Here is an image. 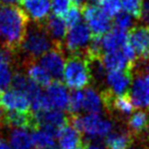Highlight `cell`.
Returning <instances> with one entry per match:
<instances>
[{
  "label": "cell",
  "mask_w": 149,
  "mask_h": 149,
  "mask_svg": "<svg viewBox=\"0 0 149 149\" xmlns=\"http://www.w3.org/2000/svg\"><path fill=\"white\" fill-rule=\"evenodd\" d=\"M29 17L23 8L17 5L0 4V35L3 45L13 52L19 49L27 31Z\"/></svg>",
  "instance_id": "cell-1"
},
{
  "label": "cell",
  "mask_w": 149,
  "mask_h": 149,
  "mask_svg": "<svg viewBox=\"0 0 149 149\" xmlns=\"http://www.w3.org/2000/svg\"><path fill=\"white\" fill-rule=\"evenodd\" d=\"M54 46L52 40L46 33L42 23L28 24L27 31L24 36L19 48L23 51L27 63L35 62Z\"/></svg>",
  "instance_id": "cell-2"
},
{
  "label": "cell",
  "mask_w": 149,
  "mask_h": 149,
  "mask_svg": "<svg viewBox=\"0 0 149 149\" xmlns=\"http://www.w3.org/2000/svg\"><path fill=\"white\" fill-rule=\"evenodd\" d=\"M68 122L81 134L83 133L88 138L93 140L106 138L113 128V125L110 120L102 118L99 114L88 113L84 116L70 114L68 116Z\"/></svg>",
  "instance_id": "cell-3"
},
{
  "label": "cell",
  "mask_w": 149,
  "mask_h": 149,
  "mask_svg": "<svg viewBox=\"0 0 149 149\" xmlns=\"http://www.w3.org/2000/svg\"><path fill=\"white\" fill-rule=\"evenodd\" d=\"M64 83L70 89L81 90L91 83L89 65L85 55L72 54L65 60L63 68Z\"/></svg>",
  "instance_id": "cell-4"
},
{
  "label": "cell",
  "mask_w": 149,
  "mask_h": 149,
  "mask_svg": "<svg viewBox=\"0 0 149 149\" xmlns=\"http://www.w3.org/2000/svg\"><path fill=\"white\" fill-rule=\"evenodd\" d=\"M91 32L85 23H80L78 25L70 27L66 32L63 43L64 47L72 54L85 55L87 47L91 41Z\"/></svg>",
  "instance_id": "cell-5"
},
{
  "label": "cell",
  "mask_w": 149,
  "mask_h": 149,
  "mask_svg": "<svg viewBox=\"0 0 149 149\" xmlns=\"http://www.w3.org/2000/svg\"><path fill=\"white\" fill-rule=\"evenodd\" d=\"M85 24L93 36L101 37L111 29V19L96 4L87 3L82 7Z\"/></svg>",
  "instance_id": "cell-6"
},
{
  "label": "cell",
  "mask_w": 149,
  "mask_h": 149,
  "mask_svg": "<svg viewBox=\"0 0 149 149\" xmlns=\"http://www.w3.org/2000/svg\"><path fill=\"white\" fill-rule=\"evenodd\" d=\"M64 53L63 46L54 45L44 55L40 57V65L47 70L48 74L55 80L62 77L64 68Z\"/></svg>",
  "instance_id": "cell-7"
},
{
  "label": "cell",
  "mask_w": 149,
  "mask_h": 149,
  "mask_svg": "<svg viewBox=\"0 0 149 149\" xmlns=\"http://www.w3.org/2000/svg\"><path fill=\"white\" fill-rule=\"evenodd\" d=\"M129 97L134 107L149 109V83L143 72H138L132 80Z\"/></svg>",
  "instance_id": "cell-8"
},
{
  "label": "cell",
  "mask_w": 149,
  "mask_h": 149,
  "mask_svg": "<svg viewBox=\"0 0 149 149\" xmlns=\"http://www.w3.org/2000/svg\"><path fill=\"white\" fill-rule=\"evenodd\" d=\"M128 42L136 52L137 57L149 58V26H135L128 34Z\"/></svg>",
  "instance_id": "cell-9"
},
{
  "label": "cell",
  "mask_w": 149,
  "mask_h": 149,
  "mask_svg": "<svg viewBox=\"0 0 149 149\" xmlns=\"http://www.w3.org/2000/svg\"><path fill=\"white\" fill-rule=\"evenodd\" d=\"M132 80V70L108 72L105 76V84L107 86L105 90L112 96L126 95L131 87Z\"/></svg>",
  "instance_id": "cell-10"
},
{
  "label": "cell",
  "mask_w": 149,
  "mask_h": 149,
  "mask_svg": "<svg viewBox=\"0 0 149 149\" xmlns=\"http://www.w3.org/2000/svg\"><path fill=\"white\" fill-rule=\"evenodd\" d=\"M34 118L36 122V129L47 128L56 131L57 133L58 130L68 120V116H65V114L61 110L56 108H49L43 111L35 112Z\"/></svg>",
  "instance_id": "cell-11"
},
{
  "label": "cell",
  "mask_w": 149,
  "mask_h": 149,
  "mask_svg": "<svg viewBox=\"0 0 149 149\" xmlns=\"http://www.w3.org/2000/svg\"><path fill=\"white\" fill-rule=\"evenodd\" d=\"M23 10L34 23H43L51 10L50 0H19Z\"/></svg>",
  "instance_id": "cell-12"
},
{
  "label": "cell",
  "mask_w": 149,
  "mask_h": 149,
  "mask_svg": "<svg viewBox=\"0 0 149 149\" xmlns=\"http://www.w3.org/2000/svg\"><path fill=\"white\" fill-rule=\"evenodd\" d=\"M46 96L49 100L50 105L56 109H64L68 108L70 94L65 86L59 81L55 80L52 81L49 85L46 87Z\"/></svg>",
  "instance_id": "cell-13"
},
{
  "label": "cell",
  "mask_w": 149,
  "mask_h": 149,
  "mask_svg": "<svg viewBox=\"0 0 149 149\" xmlns=\"http://www.w3.org/2000/svg\"><path fill=\"white\" fill-rule=\"evenodd\" d=\"M43 27L54 45L62 46L64 37L68 32V26H66L63 17L54 15H49L43 22Z\"/></svg>",
  "instance_id": "cell-14"
},
{
  "label": "cell",
  "mask_w": 149,
  "mask_h": 149,
  "mask_svg": "<svg viewBox=\"0 0 149 149\" xmlns=\"http://www.w3.org/2000/svg\"><path fill=\"white\" fill-rule=\"evenodd\" d=\"M1 107L6 110H13L19 112L31 111V104L28 97L22 92L17 90L11 89L3 93Z\"/></svg>",
  "instance_id": "cell-15"
},
{
  "label": "cell",
  "mask_w": 149,
  "mask_h": 149,
  "mask_svg": "<svg viewBox=\"0 0 149 149\" xmlns=\"http://www.w3.org/2000/svg\"><path fill=\"white\" fill-rule=\"evenodd\" d=\"M101 61L108 72H120V70H132L134 64L131 63L126 57L122 49L114 51L104 52L101 55Z\"/></svg>",
  "instance_id": "cell-16"
},
{
  "label": "cell",
  "mask_w": 149,
  "mask_h": 149,
  "mask_svg": "<svg viewBox=\"0 0 149 149\" xmlns=\"http://www.w3.org/2000/svg\"><path fill=\"white\" fill-rule=\"evenodd\" d=\"M56 138L61 149H76L84 145L82 134L68 120L58 130Z\"/></svg>",
  "instance_id": "cell-17"
},
{
  "label": "cell",
  "mask_w": 149,
  "mask_h": 149,
  "mask_svg": "<svg viewBox=\"0 0 149 149\" xmlns=\"http://www.w3.org/2000/svg\"><path fill=\"white\" fill-rule=\"evenodd\" d=\"M128 43V33L118 28H111L107 33L101 36L102 51L109 52L122 49Z\"/></svg>",
  "instance_id": "cell-18"
},
{
  "label": "cell",
  "mask_w": 149,
  "mask_h": 149,
  "mask_svg": "<svg viewBox=\"0 0 149 149\" xmlns=\"http://www.w3.org/2000/svg\"><path fill=\"white\" fill-rule=\"evenodd\" d=\"M104 108L101 93L93 88H87L83 91V110L91 114H99Z\"/></svg>",
  "instance_id": "cell-19"
},
{
  "label": "cell",
  "mask_w": 149,
  "mask_h": 149,
  "mask_svg": "<svg viewBox=\"0 0 149 149\" xmlns=\"http://www.w3.org/2000/svg\"><path fill=\"white\" fill-rule=\"evenodd\" d=\"M57 132L47 128H37L32 134L34 146L37 149H52L55 145Z\"/></svg>",
  "instance_id": "cell-20"
},
{
  "label": "cell",
  "mask_w": 149,
  "mask_h": 149,
  "mask_svg": "<svg viewBox=\"0 0 149 149\" xmlns=\"http://www.w3.org/2000/svg\"><path fill=\"white\" fill-rule=\"evenodd\" d=\"M129 130L131 135L141 136L149 132V120L146 112L139 110L131 114L128 122Z\"/></svg>",
  "instance_id": "cell-21"
},
{
  "label": "cell",
  "mask_w": 149,
  "mask_h": 149,
  "mask_svg": "<svg viewBox=\"0 0 149 149\" xmlns=\"http://www.w3.org/2000/svg\"><path fill=\"white\" fill-rule=\"evenodd\" d=\"M132 142V135L126 131L111 132L105 138V146L107 149H129Z\"/></svg>",
  "instance_id": "cell-22"
},
{
  "label": "cell",
  "mask_w": 149,
  "mask_h": 149,
  "mask_svg": "<svg viewBox=\"0 0 149 149\" xmlns=\"http://www.w3.org/2000/svg\"><path fill=\"white\" fill-rule=\"evenodd\" d=\"M11 149H34L32 135L27 129H13L9 136Z\"/></svg>",
  "instance_id": "cell-23"
},
{
  "label": "cell",
  "mask_w": 149,
  "mask_h": 149,
  "mask_svg": "<svg viewBox=\"0 0 149 149\" xmlns=\"http://www.w3.org/2000/svg\"><path fill=\"white\" fill-rule=\"evenodd\" d=\"M26 65L28 66L27 68L28 78L32 82H34L36 85L39 86V87L40 86L47 87L52 82L51 76L40 64H37L35 62H30V63H27Z\"/></svg>",
  "instance_id": "cell-24"
},
{
  "label": "cell",
  "mask_w": 149,
  "mask_h": 149,
  "mask_svg": "<svg viewBox=\"0 0 149 149\" xmlns=\"http://www.w3.org/2000/svg\"><path fill=\"white\" fill-rule=\"evenodd\" d=\"M96 5L110 19L116 17L122 10L120 0H96Z\"/></svg>",
  "instance_id": "cell-25"
},
{
  "label": "cell",
  "mask_w": 149,
  "mask_h": 149,
  "mask_svg": "<svg viewBox=\"0 0 149 149\" xmlns=\"http://www.w3.org/2000/svg\"><path fill=\"white\" fill-rule=\"evenodd\" d=\"M120 3H122V8L124 9L125 13L135 19L141 17L143 0H120Z\"/></svg>",
  "instance_id": "cell-26"
},
{
  "label": "cell",
  "mask_w": 149,
  "mask_h": 149,
  "mask_svg": "<svg viewBox=\"0 0 149 149\" xmlns=\"http://www.w3.org/2000/svg\"><path fill=\"white\" fill-rule=\"evenodd\" d=\"M68 109L72 116L78 114V112L83 109V91L77 90L70 94Z\"/></svg>",
  "instance_id": "cell-27"
},
{
  "label": "cell",
  "mask_w": 149,
  "mask_h": 149,
  "mask_svg": "<svg viewBox=\"0 0 149 149\" xmlns=\"http://www.w3.org/2000/svg\"><path fill=\"white\" fill-rule=\"evenodd\" d=\"M13 80V70L10 63L0 61V90H6L11 85Z\"/></svg>",
  "instance_id": "cell-28"
},
{
  "label": "cell",
  "mask_w": 149,
  "mask_h": 149,
  "mask_svg": "<svg viewBox=\"0 0 149 149\" xmlns=\"http://www.w3.org/2000/svg\"><path fill=\"white\" fill-rule=\"evenodd\" d=\"M82 17H83L82 7L77 6V5H72L68 11L65 13V15L63 17V19L68 28H70L81 23Z\"/></svg>",
  "instance_id": "cell-29"
},
{
  "label": "cell",
  "mask_w": 149,
  "mask_h": 149,
  "mask_svg": "<svg viewBox=\"0 0 149 149\" xmlns=\"http://www.w3.org/2000/svg\"><path fill=\"white\" fill-rule=\"evenodd\" d=\"M72 6L70 0H50V7L54 15L63 17Z\"/></svg>",
  "instance_id": "cell-30"
},
{
  "label": "cell",
  "mask_w": 149,
  "mask_h": 149,
  "mask_svg": "<svg viewBox=\"0 0 149 149\" xmlns=\"http://www.w3.org/2000/svg\"><path fill=\"white\" fill-rule=\"evenodd\" d=\"M114 19V28H118L123 31H128L129 29L133 28V17L128 15L127 13H120Z\"/></svg>",
  "instance_id": "cell-31"
},
{
  "label": "cell",
  "mask_w": 149,
  "mask_h": 149,
  "mask_svg": "<svg viewBox=\"0 0 149 149\" xmlns=\"http://www.w3.org/2000/svg\"><path fill=\"white\" fill-rule=\"evenodd\" d=\"M15 52H13V50H10L8 47H6L5 45L0 46V61H4L10 63L13 60V55Z\"/></svg>",
  "instance_id": "cell-32"
},
{
  "label": "cell",
  "mask_w": 149,
  "mask_h": 149,
  "mask_svg": "<svg viewBox=\"0 0 149 149\" xmlns=\"http://www.w3.org/2000/svg\"><path fill=\"white\" fill-rule=\"evenodd\" d=\"M140 19L149 26V0H143Z\"/></svg>",
  "instance_id": "cell-33"
},
{
  "label": "cell",
  "mask_w": 149,
  "mask_h": 149,
  "mask_svg": "<svg viewBox=\"0 0 149 149\" xmlns=\"http://www.w3.org/2000/svg\"><path fill=\"white\" fill-rule=\"evenodd\" d=\"M72 3H74V5H77V6H80V7H83L85 4H87L89 1H91V0H70Z\"/></svg>",
  "instance_id": "cell-34"
},
{
  "label": "cell",
  "mask_w": 149,
  "mask_h": 149,
  "mask_svg": "<svg viewBox=\"0 0 149 149\" xmlns=\"http://www.w3.org/2000/svg\"><path fill=\"white\" fill-rule=\"evenodd\" d=\"M19 0H0V4L5 5H17Z\"/></svg>",
  "instance_id": "cell-35"
},
{
  "label": "cell",
  "mask_w": 149,
  "mask_h": 149,
  "mask_svg": "<svg viewBox=\"0 0 149 149\" xmlns=\"http://www.w3.org/2000/svg\"><path fill=\"white\" fill-rule=\"evenodd\" d=\"M0 149H11V147L5 140L0 139Z\"/></svg>",
  "instance_id": "cell-36"
},
{
  "label": "cell",
  "mask_w": 149,
  "mask_h": 149,
  "mask_svg": "<svg viewBox=\"0 0 149 149\" xmlns=\"http://www.w3.org/2000/svg\"><path fill=\"white\" fill-rule=\"evenodd\" d=\"M85 149H104V148L98 144H87L85 145Z\"/></svg>",
  "instance_id": "cell-37"
},
{
  "label": "cell",
  "mask_w": 149,
  "mask_h": 149,
  "mask_svg": "<svg viewBox=\"0 0 149 149\" xmlns=\"http://www.w3.org/2000/svg\"><path fill=\"white\" fill-rule=\"evenodd\" d=\"M2 95H3V92L0 90V107H1V101H2Z\"/></svg>",
  "instance_id": "cell-38"
},
{
  "label": "cell",
  "mask_w": 149,
  "mask_h": 149,
  "mask_svg": "<svg viewBox=\"0 0 149 149\" xmlns=\"http://www.w3.org/2000/svg\"><path fill=\"white\" fill-rule=\"evenodd\" d=\"M147 116H148V120H149V113H148V114H147Z\"/></svg>",
  "instance_id": "cell-39"
},
{
  "label": "cell",
  "mask_w": 149,
  "mask_h": 149,
  "mask_svg": "<svg viewBox=\"0 0 149 149\" xmlns=\"http://www.w3.org/2000/svg\"><path fill=\"white\" fill-rule=\"evenodd\" d=\"M52 149H54V148H52Z\"/></svg>",
  "instance_id": "cell-40"
}]
</instances>
